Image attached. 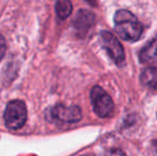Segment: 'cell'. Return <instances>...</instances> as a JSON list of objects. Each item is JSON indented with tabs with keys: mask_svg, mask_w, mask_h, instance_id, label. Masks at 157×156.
Segmentation results:
<instances>
[{
	"mask_svg": "<svg viewBox=\"0 0 157 156\" xmlns=\"http://www.w3.org/2000/svg\"><path fill=\"white\" fill-rule=\"evenodd\" d=\"M50 118L61 123H76L81 120L82 113L78 106L57 105L50 109Z\"/></svg>",
	"mask_w": 157,
	"mask_h": 156,
	"instance_id": "obj_5",
	"label": "cell"
},
{
	"mask_svg": "<svg viewBox=\"0 0 157 156\" xmlns=\"http://www.w3.org/2000/svg\"><path fill=\"white\" fill-rule=\"evenodd\" d=\"M4 124L11 131H17L27 121V108L23 101L14 100L6 105L4 110Z\"/></svg>",
	"mask_w": 157,
	"mask_h": 156,
	"instance_id": "obj_2",
	"label": "cell"
},
{
	"mask_svg": "<svg viewBox=\"0 0 157 156\" xmlns=\"http://www.w3.org/2000/svg\"><path fill=\"white\" fill-rule=\"evenodd\" d=\"M56 13L62 19L67 18L73 11L72 2L70 0H57L56 1Z\"/></svg>",
	"mask_w": 157,
	"mask_h": 156,
	"instance_id": "obj_9",
	"label": "cell"
},
{
	"mask_svg": "<svg viewBox=\"0 0 157 156\" xmlns=\"http://www.w3.org/2000/svg\"><path fill=\"white\" fill-rule=\"evenodd\" d=\"M6 39L0 34V61L3 59L4 55H6Z\"/></svg>",
	"mask_w": 157,
	"mask_h": 156,
	"instance_id": "obj_11",
	"label": "cell"
},
{
	"mask_svg": "<svg viewBox=\"0 0 157 156\" xmlns=\"http://www.w3.org/2000/svg\"><path fill=\"white\" fill-rule=\"evenodd\" d=\"M88 1H89V2H90V3H92V4H94V3H93V2H92V0H88Z\"/></svg>",
	"mask_w": 157,
	"mask_h": 156,
	"instance_id": "obj_13",
	"label": "cell"
},
{
	"mask_svg": "<svg viewBox=\"0 0 157 156\" xmlns=\"http://www.w3.org/2000/svg\"><path fill=\"white\" fill-rule=\"evenodd\" d=\"M95 23V16L88 10H80L74 19V28L79 36H85Z\"/></svg>",
	"mask_w": 157,
	"mask_h": 156,
	"instance_id": "obj_6",
	"label": "cell"
},
{
	"mask_svg": "<svg viewBox=\"0 0 157 156\" xmlns=\"http://www.w3.org/2000/svg\"><path fill=\"white\" fill-rule=\"evenodd\" d=\"M105 156H126V154L120 149H110L106 151Z\"/></svg>",
	"mask_w": 157,
	"mask_h": 156,
	"instance_id": "obj_10",
	"label": "cell"
},
{
	"mask_svg": "<svg viewBox=\"0 0 157 156\" xmlns=\"http://www.w3.org/2000/svg\"><path fill=\"white\" fill-rule=\"evenodd\" d=\"M91 103L93 106V110L98 117L108 118L113 112V102L111 97L98 86H95L92 88L91 93Z\"/></svg>",
	"mask_w": 157,
	"mask_h": 156,
	"instance_id": "obj_3",
	"label": "cell"
},
{
	"mask_svg": "<svg viewBox=\"0 0 157 156\" xmlns=\"http://www.w3.org/2000/svg\"><path fill=\"white\" fill-rule=\"evenodd\" d=\"M154 148H155V151L157 152V140H156L155 142H154Z\"/></svg>",
	"mask_w": 157,
	"mask_h": 156,
	"instance_id": "obj_12",
	"label": "cell"
},
{
	"mask_svg": "<svg viewBox=\"0 0 157 156\" xmlns=\"http://www.w3.org/2000/svg\"><path fill=\"white\" fill-rule=\"evenodd\" d=\"M101 45L106 49L111 60L119 67H123L125 63V54L119 40L109 31L101 32Z\"/></svg>",
	"mask_w": 157,
	"mask_h": 156,
	"instance_id": "obj_4",
	"label": "cell"
},
{
	"mask_svg": "<svg viewBox=\"0 0 157 156\" xmlns=\"http://www.w3.org/2000/svg\"><path fill=\"white\" fill-rule=\"evenodd\" d=\"M114 29L123 40L135 42L142 34V26L134 14L127 10H119L114 15Z\"/></svg>",
	"mask_w": 157,
	"mask_h": 156,
	"instance_id": "obj_1",
	"label": "cell"
},
{
	"mask_svg": "<svg viewBox=\"0 0 157 156\" xmlns=\"http://www.w3.org/2000/svg\"><path fill=\"white\" fill-rule=\"evenodd\" d=\"M140 80L144 87L152 90L157 89V69L156 67H147L141 73Z\"/></svg>",
	"mask_w": 157,
	"mask_h": 156,
	"instance_id": "obj_8",
	"label": "cell"
},
{
	"mask_svg": "<svg viewBox=\"0 0 157 156\" xmlns=\"http://www.w3.org/2000/svg\"><path fill=\"white\" fill-rule=\"evenodd\" d=\"M83 156H93V155H90V154H88V155H83Z\"/></svg>",
	"mask_w": 157,
	"mask_h": 156,
	"instance_id": "obj_14",
	"label": "cell"
},
{
	"mask_svg": "<svg viewBox=\"0 0 157 156\" xmlns=\"http://www.w3.org/2000/svg\"><path fill=\"white\" fill-rule=\"evenodd\" d=\"M139 58L142 63L150 65L157 64V36L150 41L142 49L140 50Z\"/></svg>",
	"mask_w": 157,
	"mask_h": 156,
	"instance_id": "obj_7",
	"label": "cell"
}]
</instances>
